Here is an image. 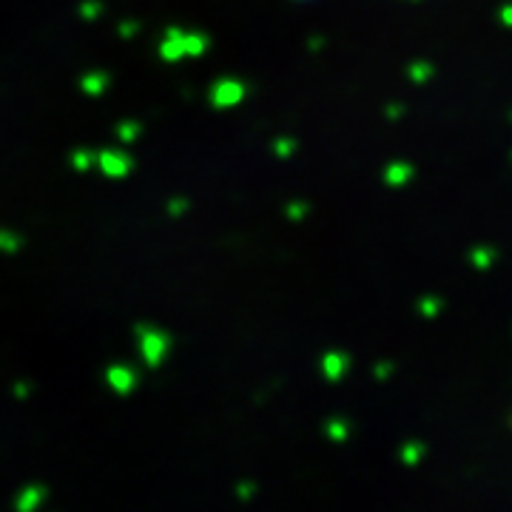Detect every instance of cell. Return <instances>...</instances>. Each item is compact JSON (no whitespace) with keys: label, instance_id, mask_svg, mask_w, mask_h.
Here are the masks:
<instances>
[]
</instances>
